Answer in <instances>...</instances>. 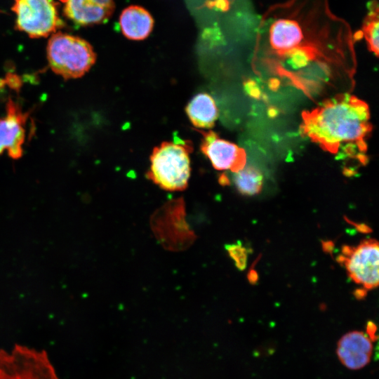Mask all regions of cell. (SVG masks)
I'll return each mask as SVG.
<instances>
[{
  "mask_svg": "<svg viewBox=\"0 0 379 379\" xmlns=\"http://www.w3.org/2000/svg\"><path fill=\"white\" fill-rule=\"evenodd\" d=\"M369 115L366 103L343 95L304 115L302 128L309 138L334 152L343 144L362 142L370 129Z\"/></svg>",
  "mask_w": 379,
  "mask_h": 379,
  "instance_id": "cell-1",
  "label": "cell"
},
{
  "mask_svg": "<svg viewBox=\"0 0 379 379\" xmlns=\"http://www.w3.org/2000/svg\"><path fill=\"white\" fill-rule=\"evenodd\" d=\"M192 143L175 138L155 147L150 156L147 177L159 187L168 191H182L188 185L191 167Z\"/></svg>",
  "mask_w": 379,
  "mask_h": 379,
  "instance_id": "cell-2",
  "label": "cell"
},
{
  "mask_svg": "<svg viewBox=\"0 0 379 379\" xmlns=\"http://www.w3.org/2000/svg\"><path fill=\"white\" fill-rule=\"evenodd\" d=\"M46 54L51 70L65 79L84 76L96 60L93 48L86 40L61 32L51 35Z\"/></svg>",
  "mask_w": 379,
  "mask_h": 379,
  "instance_id": "cell-3",
  "label": "cell"
},
{
  "mask_svg": "<svg viewBox=\"0 0 379 379\" xmlns=\"http://www.w3.org/2000/svg\"><path fill=\"white\" fill-rule=\"evenodd\" d=\"M0 379H60L44 350L16 344L0 349Z\"/></svg>",
  "mask_w": 379,
  "mask_h": 379,
  "instance_id": "cell-4",
  "label": "cell"
},
{
  "mask_svg": "<svg viewBox=\"0 0 379 379\" xmlns=\"http://www.w3.org/2000/svg\"><path fill=\"white\" fill-rule=\"evenodd\" d=\"M15 28L31 38L46 37L65 26L54 0H14Z\"/></svg>",
  "mask_w": 379,
  "mask_h": 379,
  "instance_id": "cell-5",
  "label": "cell"
},
{
  "mask_svg": "<svg viewBox=\"0 0 379 379\" xmlns=\"http://www.w3.org/2000/svg\"><path fill=\"white\" fill-rule=\"evenodd\" d=\"M337 260L345 267L350 279L366 291L378 286L379 248L375 239H364L357 246H343Z\"/></svg>",
  "mask_w": 379,
  "mask_h": 379,
  "instance_id": "cell-6",
  "label": "cell"
},
{
  "mask_svg": "<svg viewBox=\"0 0 379 379\" xmlns=\"http://www.w3.org/2000/svg\"><path fill=\"white\" fill-rule=\"evenodd\" d=\"M29 113L9 98L6 105V114L0 119V155L7 151L10 157L20 159L23 154L26 124Z\"/></svg>",
  "mask_w": 379,
  "mask_h": 379,
  "instance_id": "cell-7",
  "label": "cell"
},
{
  "mask_svg": "<svg viewBox=\"0 0 379 379\" xmlns=\"http://www.w3.org/2000/svg\"><path fill=\"white\" fill-rule=\"evenodd\" d=\"M202 135L200 149L218 171L236 172L245 166L244 151L236 144L220 138L212 131H199Z\"/></svg>",
  "mask_w": 379,
  "mask_h": 379,
  "instance_id": "cell-8",
  "label": "cell"
},
{
  "mask_svg": "<svg viewBox=\"0 0 379 379\" xmlns=\"http://www.w3.org/2000/svg\"><path fill=\"white\" fill-rule=\"evenodd\" d=\"M64 15L75 25L89 26L104 23L112 16L114 0H60Z\"/></svg>",
  "mask_w": 379,
  "mask_h": 379,
  "instance_id": "cell-9",
  "label": "cell"
},
{
  "mask_svg": "<svg viewBox=\"0 0 379 379\" xmlns=\"http://www.w3.org/2000/svg\"><path fill=\"white\" fill-rule=\"evenodd\" d=\"M336 354L340 363L350 370H359L367 366L373 354V343L360 331L344 334L338 341Z\"/></svg>",
  "mask_w": 379,
  "mask_h": 379,
  "instance_id": "cell-10",
  "label": "cell"
},
{
  "mask_svg": "<svg viewBox=\"0 0 379 379\" xmlns=\"http://www.w3.org/2000/svg\"><path fill=\"white\" fill-rule=\"evenodd\" d=\"M119 25L122 34L131 40H142L151 33L154 20L150 13L139 6H131L121 13Z\"/></svg>",
  "mask_w": 379,
  "mask_h": 379,
  "instance_id": "cell-11",
  "label": "cell"
},
{
  "mask_svg": "<svg viewBox=\"0 0 379 379\" xmlns=\"http://www.w3.org/2000/svg\"><path fill=\"white\" fill-rule=\"evenodd\" d=\"M303 39L299 24L292 20L280 19L275 21L270 29V41L272 48L285 53L297 48Z\"/></svg>",
  "mask_w": 379,
  "mask_h": 379,
  "instance_id": "cell-12",
  "label": "cell"
},
{
  "mask_svg": "<svg viewBox=\"0 0 379 379\" xmlns=\"http://www.w3.org/2000/svg\"><path fill=\"white\" fill-rule=\"evenodd\" d=\"M185 112L191 123L199 128H210L218 117L216 103L211 95L206 93L196 95L188 102Z\"/></svg>",
  "mask_w": 379,
  "mask_h": 379,
  "instance_id": "cell-13",
  "label": "cell"
},
{
  "mask_svg": "<svg viewBox=\"0 0 379 379\" xmlns=\"http://www.w3.org/2000/svg\"><path fill=\"white\" fill-rule=\"evenodd\" d=\"M234 173L233 182L241 194L252 196L260 192L262 185V175L257 168L253 166H244Z\"/></svg>",
  "mask_w": 379,
  "mask_h": 379,
  "instance_id": "cell-14",
  "label": "cell"
},
{
  "mask_svg": "<svg viewBox=\"0 0 379 379\" xmlns=\"http://www.w3.org/2000/svg\"><path fill=\"white\" fill-rule=\"evenodd\" d=\"M364 34L369 48L375 54L378 53L379 22L378 6L371 11L364 25Z\"/></svg>",
  "mask_w": 379,
  "mask_h": 379,
  "instance_id": "cell-15",
  "label": "cell"
},
{
  "mask_svg": "<svg viewBox=\"0 0 379 379\" xmlns=\"http://www.w3.org/2000/svg\"><path fill=\"white\" fill-rule=\"evenodd\" d=\"M226 249L238 269L240 270H244L246 266L249 250L239 241L236 244L227 245Z\"/></svg>",
  "mask_w": 379,
  "mask_h": 379,
  "instance_id": "cell-16",
  "label": "cell"
},
{
  "mask_svg": "<svg viewBox=\"0 0 379 379\" xmlns=\"http://www.w3.org/2000/svg\"><path fill=\"white\" fill-rule=\"evenodd\" d=\"M286 53H288L290 63L295 68L305 67L312 58L311 51L305 48L297 47Z\"/></svg>",
  "mask_w": 379,
  "mask_h": 379,
  "instance_id": "cell-17",
  "label": "cell"
},
{
  "mask_svg": "<svg viewBox=\"0 0 379 379\" xmlns=\"http://www.w3.org/2000/svg\"><path fill=\"white\" fill-rule=\"evenodd\" d=\"M245 90L251 97L258 98L260 95V91L258 86L253 81H248L244 84Z\"/></svg>",
  "mask_w": 379,
  "mask_h": 379,
  "instance_id": "cell-18",
  "label": "cell"
},
{
  "mask_svg": "<svg viewBox=\"0 0 379 379\" xmlns=\"http://www.w3.org/2000/svg\"><path fill=\"white\" fill-rule=\"evenodd\" d=\"M366 335L368 337V338L371 340V342L375 341L378 339V335H377V326L375 324L374 322L371 321H368L366 323Z\"/></svg>",
  "mask_w": 379,
  "mask_h": 379,
  "instance_id": "cell-19",
  "label": "cell"
},
{
  "mask_svg": "<svg viewBox=\"0 0 379 379\" xmlns=\"http://www.w3.org/2000/svg\"><path fill=\"white\" fill-rule=\"evenodd\" d=\"M211 4L222 11L227 10L228 7V2L227 0H215V1L212 2Z\"/></svg>",
  "mask_w": 379,
  "mask_h": 379,
  "instance_id": "cell-20",
  "label": "cell"
},
{
  "mask_svg": "<svg viewBox=\"0 0 379 379\" xmlns=\"http://www.w3.org/2000/svg\"><path fill=\"white\" fill-rule=\"evenodd\" d=\"M248 279L251 284H255L258 279V275L254 269H251L248 274Z\"/></svg>",
  "mask_w": 379,
  "mask_h": 379,
  "instance_id": "cell-21",
  "label": "cell"
},
{
  "mask_svg": "<svg viewBox=\"0 0 379 379\" xmlns=\"http://www.w3.org/2000/svg\"><path fill=\"white\" fill-rule=\"evenodd\" d=\"M367 291L364 288L357 289L354 294L357 299H363L366 295Z\"/></svg>",
  "mask_w": 379,
  "mask_h": 379,
  "instance_id": "cell-22",
  "label": "cell"
},
{
  "mask_svg": "<svg viewBox=\"0 0 379 379\" xmlns=\"http://www.w3.org/2000/svg\"><path fill=\"white\" fill-rule=\"evenodd\" d=\"M324 250L328 253H331L333 248V243L332 241H328L326 242H323Z\"/></svg>",
  "mask_w": 379,
  "mask_h": 379,
  "instance_id": "cell-23",
  "label": "cell"
},
{
  "mask_svg": "<svg viewBox=\"0 0 379 379\" xmlns=\"http://www.w3.org/2000/svg\"><path fill=\"white\" fill-rule=\"evenodd\" d=\"M9 83V79L7 76L5 79L0 80V91Z\"/></svg>",
  "mask_w": 379,
  "mask_h": 379,
  "instance_id": "cell-24",
  "label": "cell"
}]
</instances>
